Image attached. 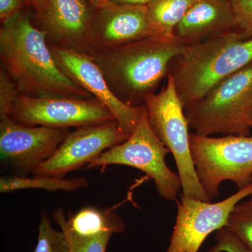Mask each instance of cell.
I'll use <instances>...</instances> for the list:
<instances>
[{"mask_svg":"<svg viewBox=\"0 0 252 252\" xmlns=\"http://www.w3.org/2000/svg\"><path fill=\"white\" fill-rule=\"evenodd\" d=\"M26 9L0 28L1 67L17 86L20 94L34 97L94 98L72 82L58 67L44 32L32 21Z\"/></svg>","mask_w":252,"mask_h":252,"instance_id":"cell-1","label":"cell"},{"mask_svg":"<svg viewBox=\"0 0 252 252\" xmlns=\"http://www.w3.org/2000/svg\"><path fill=\"white\" fill-rule=\"evenodd\" d=\"M180 38L150 36L92 56L114 94L132 106H142L168 75L172 61L185 49Z\"/></svg>","mask_w":252,"mask_h":252,"instance_id":"cell-2","label":"cell"},{"mask_svg":"<svg viewBox=\"0 0 252 252\" xmlns=\"http://www.w3.org/2000/svg\"><path fill=\"white\" fill-rule=\"evenodd\" d=\"M252 61V37L236 30L187 44L172 61L168 75L186 108Z\"/></svg>","mask_w":252,"mask_h":252,"instance_id":"cell-3","label":"cell"},{"mask_svg":"<svg viewBox=\"0 0 252 252\" xmlns=\"http://www.w3.org/2000/svg\"><path fill=\"white\" fill-rule=\"evenodd\" d=\"M252 61L185 109L189 127L198 135H250Z\"/></svg>","mask_w":252,"mask_h":252,"instance_id":"cell-4","label":"cell"},{"mask_svg":"<svg viewBox=\"0 0 252 252\" xmlns=\"http://www.w3.org/2000/svg\"><path fill=\"white\" fill-rule=\"evenodd\" d=\"M190 150L199 182L210 201L225 181L238 189L252 183V136L190 134Z\"/></svg>","mask_w":252,"mask_h":252,"instance_id":"cell-5","label":"cell"},{"mask_svg":"<svg viewBox=\"0 0 252 252\" xmlns=\"http://www.w3.org/2000/svg\"><path fill=\"white\" fill-rule=\"evenodd\" d=\"M144 105L154 132L173 156L183 195L210 201L195 171L188 120L170 76L167 75L166 85L160 92L144 97Z\"/></svg>","mask_w":252,"mask_h":252,"instance_id":"cell-6","label":"cell"},{"mask_svg":"<svg viewBox=\"0 0 252 252\" xmlns=\"http://www.w3.org/2000/svg\"><path fill=\"white\" fill-rule=\"evenodd\" d=\"M169 152L154 132L144 106L140 122L130 137L91 160L87 168L122 165L138 169L154 181L161 198L176 201L182 182L178 174L170 170L165 162Z\"/></svg>","mask_w":252,"mask_h":252,"instance_id":"cell-7","label":"cell"},{"mask_svg":"<svg viewBox=\"0 0 252 252\" xmlns=\"http://www.w3.org/2000/svg\"><path fill=\"white\" fill-rule=\"evenodd\" d=\"M28 126L68 129L99 125L114 119L95 98L34 97L20 94L7 116Z\"/></svg>","mask_w":252,"mask_h":252,"instance_id":"cell-8","label":"cell"},{"mask_svg":"<svg viewBox=\"0 0 252 252\" xmlns=\"http://www.w3.org/2000/svg\"><path fill=\"white\" fill-rule=\"evenodd\" d=\"M252 195V183L217 203L182 194L176 200L175 225L165 252H198L209 235L224 228L234 207Z\"/></svg>","mask_w":252,"mask_h":252,"instance_id":"cell-9","label":"cell"},{"mask_svg":"<svg viewBox=\"0 0 252 252\" xmlns=\"http://www.w3.org/2000/svg\"><path fill=\"white\" fill-rule=\"evenodd\" d=\"M130 135L116 119L78 127L66 136L54 156L36 167L32 175L63 177L87 165L107 149L125 142Z\"/></svg>","mask_w":252,"mask_h":252,"instance_id":"cell-10","label":"cell"},{"mask_svg":"<svg viewBox=\"0 0 252 252\" xmlns=\"http://www.w3.org/2000/svg\"><path fill=\"white\" fill-rule=\"evenodd\" d=\"M48 44L58 67L63 74L104 104L121 127L129 134L132 133L140 122L144 105H130L118 98L92 56Z\"/></svg>","mask_w":252,"mask_h":252,"instance_id":"cell-11","label":"cell"},{"mask_svg":"<svg viewBox=\"0 0 252 252\" xmlns=\"http://www.w3.org/2000/svg\"><path fill=\"white\" fill-rule=\"evenodd\" d=\"M69 133L68 129L28 126L1 117L0 154L1 162L14 170L30 173L54 156Z\"/></svg>","mask_w":252,"mask_h":252,"instance_id":"cell-12","label":"cell"},{"mask_svg":"<svg viewBox=\"0 0 252 252\" xmlns=\"http://www.w3.org/2000/svg\"><path fill=\"white\" fill-rule=\"evenodd\" d=\"M95 8L87 0H46L32 21L45 33L48 44L91 56V32Z\"/></svg>","mask_w":252,"mask_h":252,"instance_id":"cell-13","label":"cell"},{"mask_svg":"<svg viewBox=\"0 0 252 252\" xmlns=\"http://www.w3.org/2000/svg\"><path fill=\"white\" fill-rule=\"evenodd\" d=\"M155 36L147 17V6L112 4L96 10L91 32V56Z\"/></svg>","mask_w":252,"mask_h":252,"instance_id":"cell-14","label":"cell"},{"mask_svg":"<svg viewBox=\"0 0 252 252\" xmlns=\"http://www.w3.org/2000/svg\"><path fill=\"white\" fill-rule=\"evenodd\" d=\"M236 28L228 0H197L175 30V35L187 44L215 37Z\"/></svg>","mask_w":252,"mask_h":252,"instance_id":"cell-15","label":"cell"},{"mask_svg":"<svg viewBox=\"0 0 252 252\" xmlns=\"http://www.w3.org/2000/svg\"><path fill=\"white\" fill-rule=\"evenodd\" d=\"M53 216L58 224L64 225L74 234L85 238H94L107 233L114 234L125 229V223L114 212L102 211L94 207H84L68 220L63 209H58Z\"/></svg>","mask_w":252,"mask_h":252,"instance_id":"cell-16","label":"cell"},{"mask_svg":"<svg viewBox=\"0 0 252 252\" xmlns=\"http://www.w3.org/2000/svg\"><path fill=\"white\" fill-rule=\"evenodd\" d=\"M197 0H153L147 5V17L154 35L173 38L176 27Z\"/></svg>","mask_w":252,"mask_h":252,"instance_id":"cell-17","label":"cell"},{"mask_svg":"<svg viewBox=\"0 0 252 252\" xmlns=\"http://www.w3.org/2000/svg\"><path fill=\"white\" fill-rule=\"evenodd\" d=\"M89 181L85 177H77L72 179L63 177L34 176L26 177L23 176L1 177L0 180V192L9 193L23 189H40L50 191L65 190L74 191L81 188H87Z\"/></svg>","mask_w":252,"mask_h":252,"instance_id":"cell-18","label":"cell"},{"mask_svg":"<svg viewBox=\"0 0 252 252\" xmlns=\"http://www.w3.org/2000/svg\"><path fill=\"white\" fill-rule=\"evenodd\" d=\"M224 228L252 252V204L238 203L230 212Z\"/></svg>","mask_w":252,"mask_h":252,"instance_id":"cell-19","label":"cell"},{"mask_svg":"<svg viewBox=\"0 0 252 252\" xmlns=\"http://www.w3.org/2000/svg\"><path fill=\"white\" fill-rule=\"evenodd\" d=\"M34 252H69L67 239L64 233L52 228L46 214L41 216L37 245Z\"/></svg>","mask_w":252,"mask_h":252,"instance_id":"cell-20","label":"cell"},{"mask_svg":"<svg viewBox=\"0 0 252 252\" xmlns=\"http://www.w3.org/2000/svg\"><path fill=\"white\" fill-rule=\"evenodd\" d=\"M67 239L69 252H106L111 233H104L94 238H85L74 234L67 227L59 225Z\"/></svg>","mask_w":252,"mask_h":252,"instance_id":"cell-21","label":"cell"},{"mask_svg":"<svg viewBox=\"0 0 252 252\" xmlns=\"http://www.w3.org/2000/svg\"><path fill=\"white\" fill-rule=\"evenodd\" d=\"M236 19L235 30L245 39L252 37V0H228Z\"/></svg>","mask_w":252,"mask_h":252,"instance_id":"cell-22","label":"cell"},{"mask_svg":"<svg viewBox=\"0 0 252 252\" xmlns=\"http://www.w3.org/2000/svg\"><path fill=\"white\" fill-rule=\"evenodd\" d=\"M20 94L14 81L0 68V117L9 115Z\"/></svg>","mask_w":252,"mask_h":252,"instance_id":"cell-23","label":"cell"},{"mask_svg":"<svg viewBox=\"0 0 252 252\" xmlns=\"http://www.w3.org/2000/svg\"><path fill=\"white\" fill-rule=\"evenodd\" d=\"M216 245L207 252H250L239 239L225 228L216 231Z\"/></svg>","mask_w":252,"mask_h":252,"instance_id":"cell-24","label":"cell"},{"mask_svg":"<svg viewBox=\"0 0 252 252\" xmlns=\"http://www.w3.org/2000/svg\"><path fill=\"white\" fill-rule=\"evenodd\" d=\"M26 9H29L27 0H0L1 24Z\"/></svg>","mask_w":252,"mask_h":252,"instance_id":"cell-25","label":"cell"},{"mask_svg":"<svg viewBox=\"0 0 252 252\" xmlns=\"http://www.w3.org/2000/svg\"><path fill=\"white\" fill-rule=\"evenodd\" d=\"M112 4L117 5H137L147 6L153 0H109Z\"/></svg>","mask_w":252,"mask_h":252,"instance_id":"cell-26","label":"cell"},{"mask_svg":"<svg viewBox=\"0 0 252 252\" xmlns=\"http://www.w3.org/2000/svg\"><path fill=\"white\" fill-rule=\"evenodd\" d=\"M46 0H27L28 6L33 13H38L41 11L45 4Z\"/></svg>","mask_w":252,"mask_h":252,"instance_id":"cell-27","label":"cell"},{"mask_svg":"<svg viewBox=\"0 0 252 252\" xmlns=\"http://www.w3.org/2000/svg\"><path fill=\"white\" fill-rule=\"evenodd\" d=\"M87 1L97 9L108 7L113 4L109 0H87Z\"/></svg>","mask_w":252,"mask_h":252,"instance_id":"cell-28","label":"cell"},{"mask_svg":"<svg viewBox=\"0 0 252 252\" xmlns=\"http://www.w3.org/2000/svg\"><path fill=\"white\" fill-rule=\"evenodd\" d=\"M249 123H250V127L252 129V107L250 110V114H249Z\"/></svg>","mask_w":252,"mask_h":252,"instance_id":"cell-29","label":"cell"},{"mask_svg":"<svg viewBox=\"0 0 252 252\" xmlns=\"http://www.w3.org/2000/svg\"><path fill=\"white\" fill-rule=\"evenodd\" d=\"M249 203L252 204V195L251 198H250V200H248Z\"/></svg>","mask_w":252,"mask_h":252,"instance_id":"cell-30","label":"cell"}]
</instances>
